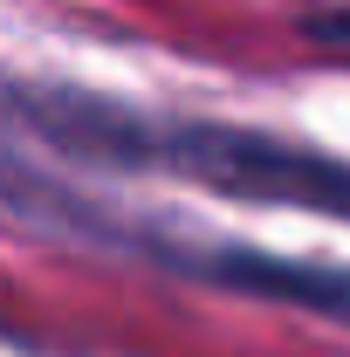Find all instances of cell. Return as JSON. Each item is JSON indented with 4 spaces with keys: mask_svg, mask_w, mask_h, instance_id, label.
<instances>
[{
    "mask_svg": "<svg viewBox=\"0 0 350 357\" xmlns=\"http://www.w3.org/2000/svg\"><path fill=\"white\" fill-rule=\"evenodd\" d=\"M35 110L62 144H76L89 158L158 165L206 192L248 199V206H296V213L350 220V158H330L303 137L213 124V117H144L103 96H42Z\"/></svg>",
    "mask_w": 350,
    "mask_h": 357,
    "instance_id": "6da1fadb",
    "label": "cell"
},
{
    "mask_svg": "<svg viewBox=\"0 0 350 357\" xmlns=\"http://www.w3.org/2000/svg\"><path fill=\"white\" fill-rule=\"evenodd\" d=\"M323 35H344V42H350V14H344V21H330V28H323Z\"/></svg>",
    "mask_w": 350,
    "mask_h": 357,
    "instance_id": "7a4b0ae2",
    "label": "cell"
}]
</instances>
